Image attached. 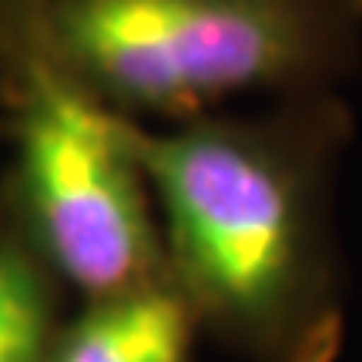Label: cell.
<instances>
[{
    "instance_id": "2",
    "label": "cell",
    "mask_w": 362,
    "mask_h": 362,
    "mask_svg": "<svg viewBox=\"0 0 362 362\" xmlns=\"http://www.w3.org/2000/svg\"><path fill=\"white\" fill-rule=\"evenodd\" d=\"M362 0H51L57 67L111 107L194 121L248 90L312 88Z\"/></svg>"
},
{
    "instance_id": "3",
    "label": "cell",
    "mask_w": 362,
    "mask_h": 362,
    "mask_svg": "<svg viewBox=\"0 0 362 362\" xmlns=\"http://www.w3.org/2000/svg\"><path fill=\"white\" fill-rule=\"evenodd\" d=\"M27 78L21 181L40 245L98 298L165 282V248L131 148V121L44 57Z\"/></svg>"
},
{
    "instance_id": "4",
    "label": "cell",
    "mask_w": 362,
    "mask_h": 362,
    "mask_svg": "<svg viewBox=\"0 0 362 362\" xmlns=\"http://www.w3.org/2000/svg\"><path fill=\"white\" fill-rule=\"evenodd\" d=\"M192 302L175 285L155 282L98 298L57 362H188Z\"/></svg>"
},
{
    "instance_id": "1",
    "label": "cell",
    "mask_w": 362,
    "mask_h": 362,
    "mask_svg": "<svg viewBox=\"0 0 362 362\" xmlns=\"http://www.w3.org/2000/svg\"><path fill=\"white\" fill-rule=\"evenodd\" d=\"M332 141L322 111L194 117L165 134L131 124L181 296L265 346L296 332L319 298Z\"/></svg>"
},
{
    "instance_id": "5",
    "label": "cell",
    "mask_w": 362,
    "mask_h": 362,
    "mask_svg": "<svg viewBox=\"0 0 362 362\" xmlns=\"http://www.w3.org/2000/svg\"><path fill=\"white\" fill-rule=\"evenodd\" d=\"M47 309L34 272L0 245V362H40Z\"/></svg>"
}]
</instances>
